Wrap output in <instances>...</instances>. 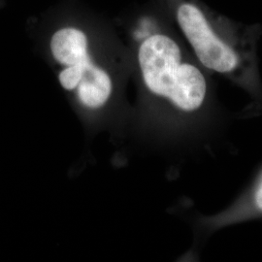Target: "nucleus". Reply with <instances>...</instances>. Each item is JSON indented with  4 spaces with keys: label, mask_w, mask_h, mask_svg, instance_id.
Wrapping results in <instances>:
<instances>
[{
    "label": "nucleus",
    "mask_w": 262,
    "mask_h": 262,
    "mask_svg": "<svg viewBox=\"0 0 262 262\" xmlns=\"http://www.w3.org/2000/svg\"><path fill=\"white\" fill-rule=\"evenodd\" d=\"M240 211L241 216L262 215V174L249 192L247 200L240 206Z\"/></svg>",
    "instance_id": "6"
},
{
    "label": "nucleus",
    "mask_w": 262,
    "mask_h": 262,
    "mask_svg": "<svg viewBox=\"0 0 262 262\" xmlns=\"http://www.w3.org/2000/svg\"><path fill=\"white\" fill-rule=\"evenodd\" d=\"M94 66L91 58H88L74 66H67L59 74V82L67 90L72 91L77 89L84 74Z\"/></svg>",
    "instance_id": "5"
},
{
    "label": "nucleus",
    "mask_w": 262,
    "mask_h": 262,
    "mask_svg": "<svg viewBox=\"0 0 262 262\" xmlns=\"http://www.w3.org/2000/svg\"><path fill=\"white\" fill-rule=\"evenodd\" d=\"M177 19L201 66L221 75L239 77L244 70L245 57L234 41L224 34L207 12L186 2L179 7Z\"/></svg>",
    "instance_id": "2"
},
{
    "label": "nucleus",
    "mask_w": 262,
    "mask_h": 262,
    "mask_svg": "<svg viewBox=\"0 0 262 262\" xmlns=\"http://www.w3.org/2000/svg\"><path fill=\"white\" fill-rule=\"evenodd\" d=\"M77 91L81 103L95 109L107 102L112 93V82L104 70L94 66L82 78Z\"/></svg>",
    "instance_id": "4"
},
{
    "label": "nucleus",
    "mask_w": 262,
    "mask_h": 262,
    "mask_svg": "<svg viewBox=\"0 0 262 262\" xmlns=\"http://www.w3.org/2000/svg\"><path fill=\"white\" fill-rule=\"evenodd\" d=\"M51 50L54 57L63 66H74L90 58L86 36L76 28H63L56 32L51 41Z\"/></svg>",
    "instance_id": "3"
},
{
    "label": "nucleus",
    "mask_w": 262,
    "mask_h": 262,
    "mask_svg": "<svg viewBox=\"0 0 262 262\" xmlns=\"http://www.w3.org/2000/svg\"><path fill=\"white\" fill-rule=\"evenodd\" d=\"M138 60L151 94L169 100L183 112H196L208 99V83L198 66L184 60L172 38L155 34L141 44Z\"/></svg>",
    "instance_id": "1"
}]
</instances>
